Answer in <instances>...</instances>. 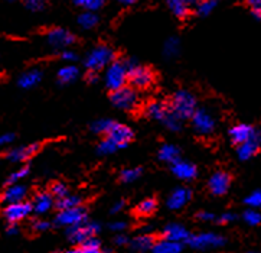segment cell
I'll use <instances>...</instances> for the list:
<instances>
[{"label":"cell","mask_w":261,"mask_h":253,"mask_svg":"<svg viewBox=\"0 0 261 253\" xmlns=\"http://www.w3.org/2000/svg\"><path fill=\"white\" fill-rule=\"evenodd\" d=\"M51 194L52 197H55L57 200L59 198H64V197H67L69 193H68V187L65 184H62V182H55L54 186L51 187Z\"/></svg>","instance_id":"cell-42"},{"label":"cell","mask_w":261,"mask_h":253,"mask_svg":"<svg viewBox=\"0 0 261 253\" xmlns=\"http://www.w3.org/2000/svg\"><path fill=\"white\" fill-rule=\"evenodd\" d=\"M118 3H121V5H126V6H128V5H133V3H136L137 0H117Z\"/></svg>","instance_id":"cell-56"},{"label":"cell","mask_w":261,"mask_h":253,"mask_svg":"<svg viewBox=\"0 0 261 253\" xmlns=\"http://www.w3.org/2000/svg\"><path fill=\"white\" fill-rule=\"evenodd\" d=\"M123 207H124V201L121 200V201L114 202V205L111 207V214H117L120 211L123 210Z\"/></svg>","instance_id":"cell-54"},{"label":"cell","mask_w":261,"mask_h":253,"mask_svg":"<svg viewBox=\"0 0 261 253\" xmlns=\"http://www.w3.org/2000/svg\"><path fill=\"white\" fill-rule=\"evenodd\" d=\"M26 195H28V188L23 184H12L2 194V202L8 205V204L25 201Z\"/></svg>","instance_id":"cell-16"},{"label":"cell","mask_w":261,"mask_h":253,"mask_svg":"<svg viewBox=\"0 0 261 253\" xmlns=\"http://www.w3.org/2000/svg\"><path fill=\"white\" fill-rule=\"evenodd\" d=\"M61 57H62L64 61H68V62H74V61H76V54L74 51L64 50L62 51V54H61Z\"/></svg>","instance_id":"cell-51"},{"label":"cell","mask_w":261,"mask_h":253,"mask_svg":"<svg viewBox=\"0 0 261 253\" xmlns=\"http://www.w3.org/2000/svg\"><path fill=\"white\" fill-rule=\"evenodd\" d=\"M55 205L58 210H67V209H74V207H80L81 205V198L78 195H69L64 198H59L55 201Z\"/></svg>","instance_id":"cell-31"},{"label":"cell","mask_w":261,"mask_h":253,"mask_svg":"<svg viewBox=\"0 0 261 253\" xmlns=\"http://www.w3.org/2000/svg\"><path fill=\"white\" fill-rule=\"evenodd\" d=\"M196 217L201 220V221H214V220H217V216L210 213V211H201V213L196 214Z\"/></svg>","instance_id":"cell-49"},{"label":"cell","mask_w":261,"mask_h":253,"mask_svg":"<svg viewBox=\"0 0 261 253\" xmlns=\"http://www.w3.org/2000/svg\"><path fill=\"white\" fill-rule=\"evenodd\" d=\"M114 51L107 45H98L88 52L85 57V67L90 71H100L102 68H107L114 61Z\"/></svg>","instance_id":"cell-2"},{"label":"cell","mask_w":261,"mask_h":253,"mask_svg":"<svg viewBox=\"0 0 261 253\" xmlns=\"http://www.w3.org/2000/svg\"><path fill=\"white\" fill-rule=\"evenodd\" d=\"M25 5L28 9L34 10V12H39L46 6V0H25Z\"/></svg>","instance_id":"cell-44"},{"label":"cell","mask_w":261,"mask_h":253,"mask_svg":"<svg viewBox=\"0 0 261 253\" xmlns=\"http://www.w3.org/2000/svg\"><path fill=\"white\" fill-rule=\"evenodd\" d=\"M244 202L250 209H261V190H255L250 195H247Z\"/></svg>","instance_id":"cell-41"},{"label":"cell","mask_w":261,"mask_h":253,"mask_svg":"<svg viewBox=\"0 0 261 253\" xmlns=\"http://www.w3.org/2000/svg\"><path fill=\"white\" fill-rule=\"evenodd\" d=\"M97 24H98V16L94 12L85 10L78 16V25L83 29H93L97 26Z\"/></svg>","instance_id":"cell-30"},{"label":"cell","mask_w":261,"mask_h":253,"mask_svg":"<svg viewBox=\"0 0 261 253\" xmlns=\"http://www.w3.org/2000/svg\"><path fill=\"white\" fill-rule=\"evenodd\" d=\"M87 80H88L90 83H97V81H98V76H97V73L90 71V73H88V76H87Z\"/></svg>","instance_id":"cell-55"},{"label":"cell","mask_w":261,"mask_h":253,"mask_svg":"<svg viewBox=\"0 0 261 253\" xmlns=\"http://www.w3.org/2000/svg\"><path fill=\"white\" fill-rule=\"evenodd\" d=\"M113 120H109V119H98L95 120L93 125H91V130L94 133H101V135H107L110 130V127L113 126Z\"/></svg>","instance_id":"cell-34"},{"label":"cell","mask_w":261,"mask_h":253,"mask_svg":"<svg viewBox=\"0 0 261 253\" xmlns=\"http://www.w3.org/2000/svg\"><path fill=\"white\" fill-rule=\"evenodd\" d=\"M179 153L180 152L175 145L166 144L159 149V159L168 162V164H175L176 160H179Z\"/></svg>","instance_id":"cell-27"},{"label":"cell","mask_w":261,"mask_h":253,"mask_svg":"<svg viewBox=\"0 0 261 253\" xmlns=\"http://www.w3.org/2000/svg\"><path fill=\"white\" fill-rule=\"evenodd\" d=\"M250 8H251V12H253V16L257 19V20H261V0H247Z\"/></svg>","instance_id":"cell-45"},{"label":"cell","mask_w":261,"mask_h":253,"mask_svg":"<svg viewBox=\"0 0 261 253\" xmlns=\"http://www.w3.org/2000/svg\"><path fill=\"white\" fill-rule=\"evenodd\" d=\"M87 221V211L84 207H74V209H67V210H59L55 217V224L57 226H64V227H72L76 224H81Z\"/></svg>","instance_id":"cell-7"},{"label":"cell","mask_w":261,"mask_h":253,"mask_svg":"<svg viewBox=\"0 0 261 253\" xmlns=\"http://www.w3.org/2000/svg\"><path fill=\"white\" fill-rule=\"evenodd\" d=\"M237 219V216L234 213H224L221 214L219 217H217V221L221 224H228V223H232Z\"/></svg>","instance_id":"cell-46"},{"label":"cell","mask_w":261,"mask_h":253,"mask_svg":"<svg viewBox=\"0 0 261 253\" xmlns=\"http://www.w3.org/2000/svg\"><path fill=\"white\" fill-rule=\"evenodd\" d=\"M126 221H113V223L110 224V230H111V232H116V233H121L123 230H126Z\"/></svg>","instance_id":"cell-48"},{"label":"cell","mask_w":261,"mask_h":253,"mask_svg":"<svg viewBox=\"0 0 261 253\" xmlns=\"http://www.w3.org/2000/svg\"><path fill=\"white\" fill-rule=\"evenodd\" d=\"M217 6L215 0H199V3L196 5V15L199 16H208L212 13V10Z\"/></svg>","instance_id":"cell-33"},{"label":"cell","mask_w":261,"mask_h":253,"mask_svg":"<svg viewBox=\"0 0 261 253\" xmlns=\"http://www.w3.org/2000/svg\"><path fill=\"white\" fill-rule=\"evenodd\" d=\"M142 175V169L140 168H126L123 172H121V181L123 182H127V184H130V182H135L136 179H139Z\"/></svg>","instance_id":"cell-38"},{"label":"cell","mask_w":261,"mask_h":253,"mask_svg":"<svg viewBox=\"0 0 261 253\" xmlns=\"http://www.w3.org/2000/svg\"><path fill=\"white\" fill-rule=\"evenodd\" d=\"M127 80H128V73L124 61H113L106 70L104 81L107 88L111 91H116L118 88L124 87Z\"/></svg>","instance_id":"cell-4"},{"label":"cell","mask_w":261,"mask_h":253,"mask_svg":"<svg viewBox=\"0 0 261 253\" xmlns=\"http://www.w3.org/2000/svg\"><path fill=\"white\" fill-rule=\"evenodd\" d=\"M179 51H180V41L176 36L168 38L165 45H163V55L166 58H175L179 55Z\"/></svg>","instance_id":"cell-28"},{"label":"cell","mask_w":261,"mask_h":253,"mask_svg":"<svg viewBox=\"0 0 261 253\" xmlns=\"http://www.w3.org/2000/svg\"><path fill=\"white\" fill-rule=\"evenodd\" d=\"M19 233V227H17L16 223H9L8 227H6V235L9 236H16Z\"/></svg>","instance_id":"cell-53"},{"label":"cell","mask_w":261,"mask_h":253,"mask_svg":"<svg viewBox=\"0 0 261 253\" xmlns=\"http://www.w3.org/2000/svg\"><path fill=\"white\" fill-rule=\"evenodd\" d=\"M128 73V81L136 88H146L153 83V73L147 67L140 65L136 59H126L124 61Z\"/></svg>","instance_id":"cell-3"},{"label":"cell","mask_w":261,"mask_h":253,"mask_svg":"<svg viewBox=\"0 0 261 253\" xmlns=\"http://www.w3.org/2000/svg\"><path fill=\"white\" fill-rule=\"evenodd\" d=\"M168 8L172 10V13L177 17H185L189 13V6L186 5L185 0H166Z\"/></svg>","instance_id":"cell-29"},{"label":"cell","mask_w":261,"mask_h":253,"mask_svg":"<svg viewBox=\"0 0 261 253\" xmlns=\"http://www.w3.org/2000/svg\"><path fill=\"white\" fill-rule=\"evenodd\" d=\"M156 207H158V202H156L154 198H146V200H143V201L137 204L136 213L139 216H150V214L154 213Z\"/></svg>","instance_id":"cell-32"},{"label":"cell","mask_w":261,"mask_h":253,"mask_svg":"<svg viewBox=\"0 0 261 253\" xmlns=\"http://www.w3.org/2000/svg\"><path fill=\"white\" fill-rule=\"evenodd\" d=\"M39 146L36 144L32 145H25V146H17V148H13L8 152L6 158H8L10 162H25V160L31 159L34 156L35 153L38 152Z\"/></svg>","instance_id":"cell-19"},{"label":"cell","mask_w":261,"mask_h":253,"mask_svg":"<svg viewBox=\"0 0 261 253\" xmlns=\"http://www.w3.org/2000/svg\"><path fill=\"white\" fill-rule=\"evenodd\" d=\"M172 172L182 181H192L198 175V169L194 164L180 159L176 160L175 164H172Z\"/></svg>","instance_id":"cell-17"},{"label":"cell","mask_w":261,"mask_h":253,"mask_svg":"<svg viewBox=\"0 0 261 253\" xmlns=\"http://www.w3.org/2000/svg\"><path fill=\"white\" fill-rule=\"evenodd\" d=\"M191 198H192V191L185 187H179L169 195L166 204L170 210H179V209L185 207L186 204L191 201Z\"/></svg>","instance_id":"cell-15"},{"label":"cell","mask_w":261,"mask_h":253,"mask_svg":"<svg viewBox=\"0 0 261 253\" xmlns=\"http://www.w3.org/2000/svg\"><path fill=\"white\" fill-rule=\"evenodd\" d=\"M46 41L54 50H65L75 42L74 35L64 28H54L46 34Z\"/></svg>","instance_id":"cell-12"},{"label":"cell","mask_w":261,"mask_h":253,"mask_svg":"<svg viewBox=\"0 0 261 253\" xmlns=\"http://www.w3.org/2000/svg\"><path fill=\"white\" fill-rule=\"evenodd\" d=\"M114 243L117 246H126L130 243V240H128V237L126 235H123V233H117V236L114 237Z\"/></svg>","instance_id":"cell-52"},{"label":"cell","mask_w":261,"mask_h":253,"mask_svg":"<svg viewBox=\"0 0 261 253\" xmlns=\"http://www.w3.org/2000/svg\"><path fill=\"white\" fill-rule=\"evenodd\" d=\"M107 137L111 139L114 144L117 145L118 149H123V148H126L127 145L130 144V141L133 139V130L128 126H126V125H121V123L114 122L113 126L110 127Z\"/></svg>","instance_id":"cell-13"},{"label":"cell","mask_w":261,"mask_h":253,"mask_svg":"<svg viewBox=\"0 0 261 253\" xmlns=\"http://www.w3.org/2000/svg\"><path fill=\"white\" fill-rule=\"evenodd\" d=\"M65 253H106L101 247H90V246L80 245L75 249H69Z\"/></svg>","instance_id":"cell-43"},{"label":"cell","mask_w":261,"mask_h":253,"mask_svg":"<svg viewBox=\"0 0 261 253\" xmlns=\"http://www.w3.org/2000/svg\"><path fill=\"white\" fill-rule=\"evenodd\" d=\"M32 204L28 201L15 202V204H8L3 209V217L6 219L8 223H19L22 220H25L26 217L31 216L32 213Z\"/></svg>","instance_id":"cell-10"},{"label":"cell","mask_w":261,"mask_h":253,"mask_svg":"<svg viewBox=\"0 0 261 253\" xmlns=\"http://www.w3.org/2000/svg\"><path fill=\"white\" fill-rule=\"evenodd\" d=\"M154 240L150 235H140L130 242V250L135 253H144L152 250Z\"/></svg>","instance_id":"cell-23"},{"label":"cell","mask_w":261,"mask_h":253,"mask_svg":"<svg viewBox=\"0 0 261 253\" xmlns=\"http://www.w3.org/2000/svg\"><path fill=\"white\" fill-rule=\"evenodd\" d=\"M74 3H75L76 6H80V8H84L85 10L95 12V10L102 8L104 0H74Z\"/></svg>","instance_id":"cell-37"},{"label":"cell","mask_w":261,"mask_h":253,"mask_svg":"<svg viewBox=\"0 0 261 253\" xmlns=\"http://www.w3.org/2000/svg\"><path fill=\"white\" fill-rule=\"evenodd\" d=\"M196 99L192 93L186 91V90H179L173 94L172 101L169 109L172 110V113L180 119L182 122L186 119H191L194 116V113L196 111Z\"/></svg>","instance_id":"cell-1"},{"label":"cell","mask_w":261,"mask_h":253,"mask_svg":"<svg viewBox=\"0 0 261 253\" xmlns=\"http://www.w3.org/2000/svg\"><path fill=\"white\" fill-rule=\"evenodd\" d=\"M243 219L248 226H258L261 223V213L255 209H248L244 211Z\"/></svg>","instance_id":"cell-35"},{"label":"cell","mask_w":261,"mask_h":253,"mask_svg":"<svg viewBox=\"0 0 261 253\" xmlns=\"http://www.w3.org/2000/svg\"><path fill=\"white\" fill-rule=\"evenodd\" d=\"M261 149V129L254 127L253 135L250 136L244 144L238 145L237 148V155L241 160H248L257 155Z\"/></svg>","instance_id":"cell-9"},{"label":"cell","mask_w":261,"mask_h":253,"mask_svg":"<svg viewBox=\"0 0 261 253\" xmlns=\"http://www.w3.org/2000/svg\"><path fill=\"white\" fill-rule=\"evenodd\" d=\"M162 123L168 127V129H170L172 132H176V130H179L180 126H182V120L177 118V116H175V114L172 113V110H169V113L166 114V118L163 119Z\"/></svg>","instance_id":"cell-36"},{"label":"cell","mask_w":261,"mask_h":253,"mask_svg":"<svg viewBox=\"0 0 261 253\" xmlns=\"http://www.w3.org/2000/svg\"><path fill=\"white\" fill-rule=\"evenodd\" d=\"M31 204H32L34 213H36V214H45V213H48L55 205V201H54V197H52L51 193H39V194L35 195L34 201L31 202Z\"/></svg>","instance_id":"cell-20"},{"label":"cell","mask_w":261,"mask_h":253,"mask_svg":"<svg viewBox=\"0 0 261 253\" xmlns=\"http://www.w3.org/2000/svg\"><path fill=\"white\" fill-rule=\"evenodd\" d=\"M227 243L225 237L212 233V232H205V233H198V235H191L188 239V245L196 250H208V249H218Z\"/></svg>","instance_id":"cell-5"},{"label":"cell","mask_w":261,"mask_h":253,"mask_svg":"<svg viewBox=\"0 0 261 253\" xmlns=\"http://www.w3.org/2000/svg\"><path fill=\"white\" fill-rule=\"evenodd\" d=\"M185 2L189 8H191V6H196V5L199 3V0H185Z\"/></svg>","instance_id":"cell-57"},{"label":"cell","mask_w":261,"mask_h":253,"mask_svg":"<svg viewBox=\"0 0 261 253\" xmlns=\"http://www.w3.org/2000/svg\"><path fill=\"white\" fill-rule=\"evenodd\" d=\"M78 76H80V70L72 64H68L65 67L59 68L58 81L61 84H71L78 78Z\"/></svg>","instance_id":"cell-25"},{"label":"cell","mask_w":261,"mask_h":253,"mask_svg":"<svg viewBox=\"0 0 261 253\" xmlns=\"http://www.w3.org/2000/svg\"><path fill=\"white\" fill-rule=\"evenodd\" d=\"M184 249L182 243H177V242H170L166 239H162L160 242H156L153 245L152 253H180Z\"/></svg>","instance_id":"cell-24"},{"label":"cell","mask_w":261,"mask_h":253,"mask_svg":"<svg viewBox=\"0 0 261 253\" xmlns=\"http://www.w3.org/2000/svg\"><path fill=\"white\" fill-rule=\"evenodd\" d=\"M229 186H231V177L224 171H218V172L212 174L208 181V188L214 195L227 194Z\"/></svg>","instance_id":"cell-14"},{"label":"cell","mask_w":261,"mask_h":253,"mask_svg":"<svg viewBox=\"0 0 261 253\" xmlns=\"http://www.w3.org/2000/svg\"><path fill=\"white\" fill-rule=\"evenodd\" d=\"M254 127L251 125L247 123H240L229 129V137L232 141V144H236L237 146L241 144H244L245 141L253 135Z\"/></svg>","instance_id":"cell-21"},{"label":"cell","mask_w":261,"mask_h":253,"mask_svg":"<svg viewBox=\"0 0 261 253\" xmlns=\"http://www.w3.org/2000/svg\"><path fill=\"white\" fill-rule=\"evenodd\" d=\"M169 107L165 106L163 103H159V101H153L147 106L146 109V113L150 119H154V120H159V122H163V119L166 118V114L169 113Z\"/></svg>","instance_id":"cell-26"},{"label":"cell","mask_w":261,"mask_h":253,"mask_svg":"<svg viewBox=\"0 0 261 253\" xmlns=\"http://www.w3.org/2000/svg\"><path fill=\"white\" fill-rule=\"evenodd\" d=\"M111 101L113 104L121 110H133L139 104V96L133 88L130 87H121L111 94Z\"/></svg>","instance_id":"cell-8"},{"label":"cell","mask_w":261,"mask_h":253,"mask_svg":"<svg viewBox=\"0 0 261 253\" xmlns=\"http://www.w3.org/2000/svg\"><path fill=\"white\" fill-rule=\"evenodd\" d=\"M248 253H257V252H248Z\"/></svg>","instance_id":"cell-58"},{"label":"cell","mask_w":261,"mask_h":253,"mask_svg":"<svg viewBox=\"0 0 261 253\" xmlns=\"http://www.w3.org/2000/svg\"><path fill=\"white\" fill-rule=\"evenodd\" d=\"M117 149V145L114 144L111 139H109V137H106V139L101 141L100 145H98V153H100V155H111V153H114Z\"/></svg>","instance_id":"cell-40"},{"label":"cell","mask_w":261,"mask_h":253,"mask_svg":"<svg viewBox=\"0 0 261 253\" xmlns=\"http://www.w3.org/2000/svg\"><path fill=\"white\" fill-rule=\"evenodd\" d=\"M13 141H15V135L13 133H3V135H0V148L12 144Z\"/></svg>","instance_id":"cell-50"},{"label":"cell","mask_w":261,"mask_h":253,"mask_svg":"<svg viewBox=\"0 0 261 253\" xmlns=\"http://www.w3.org/2000/svg\"><path fill=\"white\" fill-rule=\"evenodd\" d=\"M100 232V224L98 223H93V221H84L81 224H76L72 227L67 228L68 239L76 243V245H83L88 239L95 237V235Z\"/></svg>","instance_id":"cell-6"},{"label":"cell","mask_w":261,"mask_h":253,"mask_svg":"<svg viewBox=\"0 0 261 253\" xmlns=\"http://www.w3.org/2000/svg\"><path fill=\"white\" fill-rule=\"evenodd\" d=\"M215 2H217V0H215Z\"/></svg>","instance_id":"cell-59"},{"label":"cell","mask_w":261,"mask_h":253,"mask_svg":"<svg viewBox=\"0 0 261 253\" xmlns=\"http://www.w3.org/2000/svg\"><path fill=\"white\" fill-rule=\"evenodd\" d=\"M42 80V71L38 70V68H32V70H28L25 71L22 76L19 77L17 80V84L20 88H25V90H29V88H34L35 85H38Z\"/></svg>","instance_id":"cell-22"},{"label":"cell","mask_w":261,"mask_h":253,"mask_svg":"<svg viewBox=\"0 0 261 253\" xmlns=\"http://www.w3.org/2000/svg\"><path fill=\"white\" fill-rule=\"evenodd\" d=\"M192 125L194 129L199 135L208 136L215 130V119L211 114L208 110L196 109L192 116Z\"/></svg>","instance_id":"cell-11"},{"label":"cell","mask_w":261,"mask_h":253,"mask_svg":"<svg viewBox=\"0 0 261 253\" xmlns=\"http://www.w3.org/2000/svg\"><path fill=\"white\" fill-rule=\"evenodd\" d=\"M32 227H34V230H36V232H45V230H48V228L51 227V224H49V221H46V220H36V221H34Z\"/></svg>","instance_id":"cell-47"},{"label":"cell","mask_w":261,"mask_h":253,"mask_svg":"<svg viewBox=\"0 0 261 253\" xmlns=\"http://www.w3.org/2000/svg\"><path fill=\"white\" fill-rule=\"evenodd\" d=\"M189 236H191V233L188 232V228L184 227L182 224H177V223L168 224L163 228V239L170 240V242L184 243V242H188Z\"/></svg>","instance_id":"cell-18"},{"label":"cell","mask_w":261,"mask_h":253,"mask_svg":"<svg viewBox=\"0 0 261 253\" xmlns=\"http://www.w3.org/2000/svg\"><path fill=\"white\" fill-rule=\"evenodd\" d=\"M28 174H29V168L28 167H22V168L16 169L15 172H12L8 178V186H12V184H20V181L23 179V178L28 177Z\"/></svg>","instance_id":"cell-39"}]
</instances>
